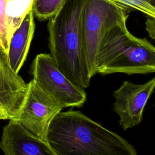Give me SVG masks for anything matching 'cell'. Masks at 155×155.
Here are the masks:
<instances>
[{
	"label": "cell",
	"instance_id": "cell-1",
	"mask_svg": "<svg viewBox=\"0 0 155 155\" xmlns=\"http://www.w3.org/2000/svg\"><path fill=\"white\" fill-rule=\"evenodd\" d=\"M47 142L56 155H137L120 136L73 110L53 118Z\"/></svg>",
	"mask_w": 155,
	"mask_h": 155
},
{
	"label": "cell",
	"instance_id": "cell-2",
	"mask_svg": "<svg viewBox=\"0 0 155 155\" xmlns=\"http://www.w3.org/2000/svg\"><path fill=\"white\" fill-rule=\"evenodd\" d=\"M85 0H64L48 23L50 54L62 73L75 85H90L81 28Z\"/></svg>",
	"mask_w": 155,
	"mask_h": 155
},
{
	"label": "cell",
	"instance_id": "cell-3",
	"mask_svg": "<svg viewBox=\"0 0 155 155\" xmlns=\"http://www.w3.org/2000/svg\"><path fill=\"white\" fill-rule=\"evenodd\" d=\"M127 18L118 21L103 36L96 59V73L155 72V46L145 38L133 35L127 27Z\"/></svg>",
	"mask_w": 155,
	"mask_h": 155
},
{
	"label": "cell",
	"instance_id": "cell-4",
	"mask_svg": "<svg viewBox=\"0 0 155 155\" xmlns=\"http://www.w3.org/2000/svg\"><path fill=\"white\" fill-rule=\"evenodd\" d=\"M129 12L105 0H85L82 13L83 45L89 74H96V62L101 40L118 21L128 17Z\"/></svg>",
	"mask_w": 155,
	"mask_h": 155
},
{
	"label": "cell",
	"instance_id": "cell-5",
	"mask_svg": "<svg viewBox=\"0 0 155 155\" xmlns=\"http://www.w3.org/2000/svg\"><path fill=\"white\" fill-rule=\"evenodd\" d=\"M30 73L36 84L62 108L81 107L86 101L85 89L75 85L62 73L50 53L38 54Z\"/></svg>",
	"mask_w": 155,
	"mask_h": 155
},
{
	"label": "cell",
	"instance_id": "cell-6",
	"mask_svg": "<svg viewBox=\"0 0 155 155\" xmlns=\"http://www.w3.org/2000/svg\"><path fill=\"white\" fill-rule=\"evenodd\" d=\"M27 96L16 120L27 131L47 142L48 127L53 118L63 109L31 79Z\"/></svg>",
	"mask_w": 155,
	"mask_h": 155
},
{
	"label": "cell",
	"instance_id": "cell-7",
	"mask_svg": "<svg viewBox=\"0 0 155 155\" xmlns=\"http://www.w3.org/2000/svg\"><path fill=\"white\" fill-rule=\"evenodd\" d=\"M154 89L155 76L142 84L124 81L113 91V110L119 115L120 125L124 130L140 123L145 106Z\"/></svg>",
	"mask_w": 155,
	"mask_h": 155
},
{
	"label": "cell",
	"instance_id": "cell-8",
	"mask_svg": "<svg viewBox=\"0 0 155 155\" xmlns=\"http://www.w3.org/2000/svg\"><path fill=\"white\" fill-rule=\"evenodd\" d=\"M28 85L10 67L0 45V120L16 119L23 107Z\"/></svg>",
	"mask_w": 155,
	"mask_h": 155
},
{
	"label": "cell",
	"instance_id": "cell-9",
	"mask_svg": "<svg viewBox=\"0 0 155 155\" xmlns=\"http://www.w3.org/2000/svg\"><path fill=\"white\" fill-rule=\"evenodd\" d=\"M0 149L4 155H56L47 142L27 131L15 119L3 127Z\"/></svg>",
	"mask_w": 155,
	"mask_h": 155
},
{
	"label": "cell",
	"instance_id": "cell-10",
	"mask_svg": "<svg viewBox=\"0 0 155 155\" xmlns=\"http://www.w3.org/2000/svg\"><path fill=\"white\" fill-rule=\"evenodd\" d=\"M32 9L27 13L19 27L12 34L8 45V59L11 68L18 73L23 65L35 32Z\"/></svg>",
	"mask_w": 155,
	"mask_h": 155
},
{
	"label": "cell",
	"instance_id": "cell-11",
	"mask_svg": "<svg viewBox=\"0 0 155 155\" xmlns=\"http://www.w3.org/2000/svg\"><path fill=\"white\" fill-rule=\"evenodd\" d=\"M129 12L137 11L147 17L146 30L149 36L155 39V8L148 0H105Z\"/></svg>",
	"mask_w": 155,
	"mask_h": 155
},
{
	"label": "cell",
	"instance_id": "cell-12",
	"mask_svg": "<svg viewBox=\"0 0 155 155\" xmlns=\"http://www.w3.org/2000/svg\"><path fill=\"white\" fill-rule=\"evenodd\" d=\"M33 0H7L5 15L9 38L31 10Z\"/></svg>",
	"mask_w": 155,
	"mask_h": 155
},
{
	"label": "cell",
	"instance_id": "cell-13",
	"mask_svg": "<svg viewBox=\"0 0 155 155\" xmlns=\"http://www.w3.org/2000/svg\"><path fill=\"white\" fill-rule=\"evenodd\" d=\"M64 0H33L32 11L34 16L41 20L52 17L59 10Z\"/></svg>",
	"mask_w": 155,
	"mask_h": 155
},
{
	"label": "cell",
	"instance_id": "cell-14",
	"mask_svg": "<svg viewBox=\"0 0 155 155\" xmlns=\"http://www.w3.org/2000/svg\"><path fill=\"white\" fill-rule=\"evenodd\" d=\"M7 0H0V45L7 54L10 38L5 15Z\"/></svg>",
	"mask_w": 155,
	"mask_h": 155
},
{
	"label": "cell",
	"instance_id": "cell-15",
	"mask_svg": "<svg viewBox=\"0 0 155 155\" xmlns=\"http://www.w3.org/2000/svg\"><path fill=\"white\" fill-rule=\"evenodd\" d=\"M149 3L155 8V0H148Z\"/></svg>",
	"mask_w": 155,
	"mask_h": 155
}]
</instances>
